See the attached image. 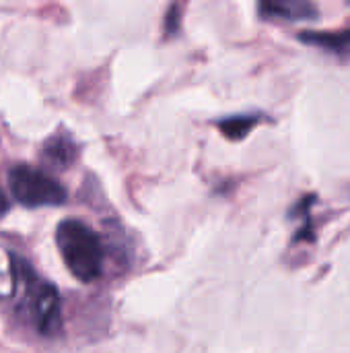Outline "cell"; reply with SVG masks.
I'll return each instance as SVG.
<instances>
[{
  "label": "cell",
  "mask_w": 350,
  "mask_h": 353,
  "mask_svg": "<svg viewBox=\"0 0 350 353\" xmlns=\"http://www.w3.org/2000/svg\"><path fill=\"white\" fill-rule=\"evenodd\" d=\"M56 242L66 267L76 279L89 283L101 275L103 248L99 236L89 225L76 219H66L58 225Z\"/></svg>",
  "instance_id": "obj_1"
},
{
  "label": "cell",
  "mask_w": 350,
  "mask_h": 353,
  "mask_svg": "<svg viewBox=\"0 0 350 353\" xmlns=\"http://www.w3.org/2000/svg\"><path fill=\"white\" fill-rule=\"evenodd\" d=\"M41 155H43L45 163H50V165H54L58 170H64V168L72 165V161L76 159L78 147L68 134H56L43 145Z\"/></svg>",
  "instance_id": "obj_6"
},
{
  "label": "cell",
  "mask_w": 350,
  "mask_h": 353,
  "mask_svg": "<svg viewBox=\"0 0 350 353\" xmlns=\"http://www.w3.org/2000/svg\"><path fill=\"white\" fill-rule=\"evenodd\" d=\"M299 39L303 43L322 48L338 56H350V29L347 31H301Z\"/></svg>",
  "instance_id": "obj_5"
},
{
  "label": "cell",
  "mask_w": 350,
  "mask_h": 353,
  "mask_svg": "<svg viewBox=\"0 0 350 353\" xmlns=\"http://www.w3.org/2000/svg\"><path fill=\"white\" fill-rule=\"evenodd\" d=\"M260 122L258 116H233V118H227L223 120L219 126H221V132L231 139V141H239L243 137L250 134V130Z\"/></svg>",
  "instance_id": "obj_7"
},
{
  "label": "cell",
  "mask_w": 350,
  "mask_h": 353,
  "mask_svg": "<svg viewBox=\"0 0 350 353\" xmlns=\"http://www.w3.org/2000/svg\"><path fill=\"white\" fill-rule=\"evenodd\" d=\"M8 186L14 201L25 207H56L66 203V190L60 182L27 165H17L10 170Z\"/></svg>",
  "instance_id": "obj_2"
},
{
  "label": "cell",
  "mask_w": 350,
  "mask_h": 353,
  "mask_svg": "<svg viewBox=\"0 0 350 353\" xmlns=\"http://www.w3.org/2000/svg\"><path fill=\"white\" fill-rule=\"evenodd\" d=\"M29 279V308L31 316L35 321V327L43 335H54L60 329V298L54 285L35 279L31 273H27Z\"/></svg>",
  "instance_id": "obj_3"
},
{
  "label": "cell",
  "mask_w": 350,
  "mask_h": 353,
  "mask_svg": "<svg viewBox=\"0 0 350 353\" xmlns=\"http://www.w3.org/2000/svg\"><path fill=\"white\" fill-rule=\"evenodd\" d=\"M260 12L266 19L278 21H311L318 17V8L311 0H260Z\"/></svg>",
  "instance_id": "obj_4"
},
{
  "label": "cell",
  "mask_w": 350,
  "mask_h": 353,
  "mask_svg": "<svg viewBox=\"0 0 350 353\" xmlns=\"http://www.w3.org/2000/svg\"><path fill=\"white\" fill-rule=\"evenodd\" d=\"M177 27H179V10H177V6L173 4V6L169 8V12H167V19H165V31H167L169 35H173V33L177 31Z\"/></svg>",
  "instance_id": "obj_8"
}]
</instances>
